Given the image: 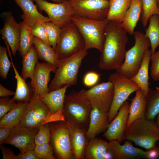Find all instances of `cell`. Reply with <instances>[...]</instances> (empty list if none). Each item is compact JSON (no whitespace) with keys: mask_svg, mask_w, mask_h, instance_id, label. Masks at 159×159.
Returning <instances> with one entry per match:
<instances>
[{"mask_svg":"<svg viewBox=\"0 0 159 159\" xmlns=\"http://www.w3.org/2000/svg\"><path fill=\"white\" fill-rule=\"evenodd\" d=\"M127 32L120 24L109 21L105 31V40L98 66L102 70L116 69L123 63L126 52Z\"/></svg>","mask_w":159,"mask_h":159,"instance_id":"1","label":"cell"},{"mask_svg":"<svg viewBox=\"0 0 159 159\" xmlns=\"http://www.w3.org/2000/svg\"><path fill=\"white\" fill-rule=\"evenodd\" d=\"M127 140L147 150L156 145L159 141V127L154 120L145 117L136 120L127 127L123 140Z\"/></svg>","mask_w":159,"mask_h":159,"instance_id":"2","label":"cell"},{"mask_svg":"<svg viewBox=\"0 0 159 159\" xmlns=\"http://www.w3.org/2000/svg\"><path fill=\"white\" fill-rule=\"evenodd\" d=\"M92 109L89 101L80 90L65 95L62 112L66 121L72 122L87 131Z\"/></svg>","mask_w":159,"mask_h":159,"instance_id":"3","label":"cell"},{"mask_svg":"<svg viewBox=\"0 0 159 159\" xmlns=\"http://www.w3.org/2000/svg\"><path fill=\"white\" fill-rule=\"evenodd\" d=\"M88 53L85 48L67 57L60 59L54 77L49 84V92L67 85H76L79 69L83 58Z\"/></svg>","mask_w":159,"mask_h":159,"instance_id":"4","label":"cell"},{"mask_svg":"<svg viewBox=\"0 0 159 159\" xmlns=\"http://www.w3.org/2000/svg\"><path fill=\"white\" fill-rule=\"evenodd\" d=\"M71 21L76 26L84 40L85 49L102 50L105 40V31L108 20H90L74 15Z\"/></svg>","mask_w":159,"mask_h":159,"instance_id":"5","label":"cell"},{"mask_svg":"<svg viewBox=\"0 0 159 159\" xmlns=\"http://www.w3.org/2000/svg\"><path fill=\"white\" fill-rule=\"evenodd\" d=\"M135 43L126 51L124 61L116 69V72L132 78L137 73L141 66L144 54L150 46V41L145 34L139 31L134 32Z\"/></svg>","mask_w":159,"mask_h":159,"instance_id":"6","label":"cell"},{"mask_svg":"<svg viewBox=\"0 0 159 159\" xmlns=\"http://www.w3.org/2000/svg\"><path fill=\"white\" fill-rule=\"evenodd\" d=\"M108 80L112 82L114 86L113 100L108 113L110 123L116 116L120 107L130 95L140 88L132 78L117 72L110 75Z\"/></svg>","mask_w":159,"mask_h":159,"instance_id":"7","label":"cell"},{"mask_svg":"<svg viewBox=\"0 0 159 159\" xmlns=\"http://www.w3.org/2000/svg\"><path fill=\"white\" fill-rule=\"evenodd\" d=\"M61 28V33L55 50L59 59L69 57L85 48L83 38L71 21Z\"/></svg>","mask_w":159,"mask_h":159,"instance_id":"8","label":"cell"},{"mask_svg":"<svg viewBox=\"0 0 159 159\" xmlns=\"http://www.w3.org/2000/svg\"><path fill=\"white\" fill-rule=\"evenodd\" d=\"M52 146L57 158L59 159H75L71 145L69 128L66 121L49 123Z\"/></svg>","mask_w":159,"mask_h":159,"instance_id":"9","label":"cell"},{"mask_svg":"<svg viewBox=\"0 0 159 159\" xmlns=\"http://www.w3.org/2000/svg\"><path fill=\"white\" fill-rule=\"evenodd\" d=\"M120 143L115 140L108 142L107 152L111 158L156 159L159 158V144L145 151L134 147L129 140H125L124 144L122 145Z\"/></svg>","mask_w":159,"mask_h":159,"instance_id":"10","label":"cell"},{"mask_svg":"<svg viewBox=\"0 0 159 159\" xmlns=\"http://www.w3.org/2000/svg\"><path fill=\"white\" fill-rule=\"evenodd\" d=\"M69 2L75 15L92 20L101 21L107 19L109 1L72 0Z\"/></svg>","mask_w":159,"mask_h":159,"instance_id":"11","label":"cell"},{"mask_svg":"<svg viewBox=\"0 0 159 159\" xmlns=\"http://www.w3.org/2000/svg\"><path fill=\"white\" fill-rule=\"evenodd\" d=\"M50 112L48 107L34 91L18 125L30 128H39L46 124L48 116Z\"/></svg>","mask_w":159,"mask_h":159,"instance_id":"12","label":"cell"},{"mask_svg":"<svg viewBox=\"0 0 159 159\" xmlns=\"http://www.w3.org/2000/svg\"><path fill=\"white\" fill-rule=\"evenodd\" d=\"M81 92L89 101L92 108H97L104 112H108L113 97L114 86L109 81L97 85Z\"/></svg>","mask_w":159,"mask_h":159,"instance_id":"13","label":"cell"},{"mask_svg":"<svg viewBox=\"0 0 159 159\" xmlns=\"http://www.w3.org/2000/svg\"><path fill=\"white\" fill-rule=\"evenodd\" d=\"M34 0L38 7L47 14L50 21L61 28L71 21V17L74 15L69 1L54 3L44 0Z\"/></svg>","mask_w":159,"mask_h":159,"instance_id":"14","label":"cell"},{"mask_svg":"<svg viewBox=\"0 0 159 159\" xmlns=\"http://www.w3.org/2000/svg\"><path fill=\"white\" fill-rule=\"evenodd\" d=\"M39 128H30L18 125L11 129L9 136L3 144L12 145L19 149V153L34 149L35 137Z\"/></svg>","mask_w":159,"mask_h":159,"instance_id":"15","label":"cell"},{"mask_svg":"<svg viewBox=\"0 0 159 159\" xmlns=\"http://www.w3.org/2000/svg\"><path fill=\"white\" fill-rule=\"evenodd\" d=\"M129 106L128 101H126L120 107L117 114L102 135L106 140L109 141L117 140L120 143L123 140L127 128Z\"/></svg>","mask_w":159,"mask_h":159,"instance_id":"16","label":"cell"},{"mask_svg":"<svg viewBox=\"0 0 159 159\" xmlns=\"http://www.w3.org/2000/svg\"><path fill=\"white\" fill-rule=\"evenodd\" d=\"M57 68L45 62H38L35 67L30 84L40 97H42L49 92L48 84L50 79V73H55Z\"/></svg>","mask_w":159,"mask_h":159,"instance_id":"17","label":"cell"},{"mask_svg":"<svg viewBox=\"0 0 159 159\" xmlns=\"http://www.w3.org/2000/svg\"><path fill=\"white\" fill-rule=\"evenodd\" d=\"M2 15L4 21L3 27L0 29V34L15 56L19 49L20 25L16 21L11 11L4 12Z\"/></svg>","mask_w":159,"mask_h":159,"instance_id":"18","label":"cell"},{"mask_svg":"<svg viewBox=\"0 0 159 159\" xmlns=\"http://www.w3.org/2000/svg\"><path fill=\"white\" fill-rule=\"evenodd\" d=\"M108 113L103 112L97 108H92L89 126L85 133L87 141L105 131L110 124Z\"/></svg>","mask_w":159,"mask_h":159,"instance_id":"19","label":"cell"},{"mask_svg":"<svg viewBox=\"0 0 159 159\" xmlns=\"http://www.w3.org/2000/svg\"><path fill=\"white\" fill-rule=\"evenodd\" d=\"M23 12L21 17L26 24L33 27L37 23L50 21L38 11L37 6L34 3V0H14Z\"/></svg>","mask_w":159,"mask_h":159,"instance_id":"20","label":"cell"},{"mask_svg":"<svg viewBox=\"0 0 159 159\" xmlns=\"http://www.w3.org/2000/svg\"><path fill=\"white\" fill-rule=\"evenodd\" d=\"M69 129L73 153L76 159H84V153L87 142L86 130L76 124L66 121Z\"/></svg>","mask_w":159,"mask_h":159,"instance_id":"21","label":"cell"},{"mask_svg":"<svg viewBox=\"0 0 159 159\" xmlns=\"http://www.w3.org/2000/svg\"><path fill=\"white\" fill-rule=\"evenodd\" d=\"M147 100L140 89L135 91L130 104L127 127L135 120L145 117Z\"/></svg>","mask_w":159,"mask_h":159,"instance_id":"22","label":"cell"},{"mask_svg":"<svg viewBox=\"0 0 159 159\" xmlns=\"http://www.w3.org/2000/svg\"><path fill=\"white\" fill-rule=\"evenodd\" d=\"M151 55L150 50L148 49L144 54L139 69L136 74L132 78L138 85L146 99L150 89L148 71Z\"/></svg>","mask_w":159,"mask_h":159,"instance_id":"23","label":"cell"},{"mask_svg":"<svg viewBox=\"0 0 159 159\" xmlns=\"http://www.w3.org/2000/svg\"><path fill=\"white\" fill-rule=\"evenodd\" d=\"M142 0H132L121 26L130 35L133 34L134 29L141 15Z\"/></svg>","mask_w":159,"mask_h":159,"instance_id":"24","label":"cell"},{"mask_svg":"<svg viewBox=\"0 0 159 159\" xmlns=\"http://www.w3.org/2000/svg\"><path fill=\"white\" fill-rule=\"evenodd\" d=\"M70 85H65L57 89L51 91L42 97L41 100L49 108L50 112L55 113L62 110L63 107L65 92Z\"/></svg>","mask_w":159,"mask_h":159,"instance_id":"25","label":"cell"},{"mask_svg":"<svg viewBox=\"0 0 159 159\" xmlns=\"http://www.w3.org/2000/svg\"><path fill=\"white\" fill-rule=\"evenodd\" d=\"M108 142L96 138L87 141L84 153V159L107 158Z\"/></svg>","mask_w":159,"mask_h":159,"instance_id":"26","label":"cell"},{"mask_svg":"<svg viewBox=\"0 0 159 159\" xmlns=\"http://www.w3.org/2000/svg\"><path fill=\"white\" fill-rule=\"evenodd\" d=\"M34 45L39 59L57 68L58 67L60 59L58 58L55 50L49 44L34 37Z\"/></svg>","mask_w":159,"mask_h":159,"instance_id":"27","label":"cell"},{"mask_svg":"<svg viewBox=\"0 0 159 159\" xmlns=\"http://www.w3.org/2000/svg\"><path fill=\"white\" fill-rule=\"evenodd\" d=\"M12 67L15 74L16 81V87L14 96L12 98L18 102H29L33 94L34 90L32 87L25 82L20 75L14 66L12 58L11 57Z\"/></svg>","mask_w":159,"mask_h":159,"instance_id":"28","label":"cell"},{"mask_svg":"<svg viewBox=\"0 0 159 159\" xmlns=\"http://www.w3.org/2000/svg\"><path fill=\"white\" fill-rule=\"evenodd\" d=\"M28 103L18 102L16 106L0 120V127L11 129L19 125L25 112Z\"/></svg>","mask_w":159,"mask_h":159,"instance_id":"29","label":"cell"},{"mask_svg":"<svg viewBox=\"0 0 159 159\" xmlns=\"http://www.w3.org/2000/svg\"><path fill=\"white\" fill-rule=\"evenodd\" d=\"M132 0H110L109 9L107 19L121 23L129 8Z\"/></svg>","mask_w":159,"mask_h":159,"instance_id":"30","label":"cell"},{"mask_svg":"<svg viewBox=\"0 0 159 159\" xmlns=\"http://www.w3.org/2000/svg\"><path fill=\"white\" fill-rule=\"evenodd\" d=\"M22 57V68L21 75L25 80L28 78L31 80L39 59L34 45Z\"/></svg>","mask_w":159,"mask_h":159,"instance_id":"31","label":"cell"},{"mask_svg":"<svg viewBox=\"0 0 159 159\" xmlns=\"http://www.w3.org/2000/svg\"><path fill=\"white\" fill-rule=\"evenodd\" d=\"M20 25V34L18 51L22 57L34 45L33 35L32 27L23 21L19 23Z\"/></svg>","mask_w":159,"mask_h":159,"instance_id":"32","label":"cell"},{"mask_svg":"<svg viewBox=\"0 0 159 159\" xmlns=\"http://www.w3.org/2000/svg\"><path fill=\"white\" fill-rule=\"evenodd\" d=\"M149 20V25L145 29V34L150 41L152 54L155 52L159 45V15L151 16Z\"/></svg>","mask_w":159,"mask_h":159,"instance_id":"33","label":"cell"},{"mask_svg":"<svg viewBox=\"0 0 159 159\" xmlns=\"http://www.w3.org/2000/svg\"><path fill=\"white\" fill-rule=\"evenodd\" d=\"M147 100L145 117L154 120L159 113V87L153 90L150 88Z\"/></svg>","mask_w":159,"mask_h":159,"instance_id":"34","label":"cell"},{"mask_svg":"<svg viewBox=\"0 0 159 159\" xmlns=\"http://www.w3.org/2000/svg\"><path fill=\"white\" fill-rule=\"evenodd\" d=\"M142 11L140 16L143 26H145L152 15H159V9L156 0H142Z\"/></svg>","mask_w":159,"mask_h":159,"instance_id":"35","label":"cell"},{"mask_svg":"<svg viewBox=\"0 0 159 159\" xmlns=\"http://www.w3.org/2000/svg\"><path fill=\"white\" fill-rule=\"evenodd\" d=\"M44 25L49 44L55 50L61 33V28L51 21L45 22Z\"/></svg>","mask_w":159,"mask_h":159,"instance_id":"36","label":"cell"},{"mask_svg":"<svg viewBox=\"0 0 159 159\" xmlns=\"http://www.w3.org/2000/svg\"><path fill=\"white\" fill-rule=\"evenodd\" d=\"M12 66L7 53V48L0 46V76L3 79L7 77L10 67Z\"/></svg>","mask_w":159,"mask_h":159,"instance_id":"37","label":"cell"},{"mask_svg":"<svg viewBox=\"0 0 159 159\" xmlns=\"http://www.w3.org/2000/svg\"><path fill=\"white\" fill-rule=\"evenodd\" d=\"M36 154L41 159H55L54 150L49 143L36 145L34 148Z\"/></svg>","mask_w":159,"mask_h":159,"instance_id":"38","label":"cell"},{"mask_svg":"<svg viewBox=\"0 0 159 159\" xmlns=\"http://www.w3.org/2000/svg\"><path fill=\"white\" fill-rule=\"evenodd\" d=\"M50 140V132L49 123L42 125L35 137V145L49 143Z\"/></svg>","mask_w":159,"mask_h":159,"instance_id":"39","label":"cell"},{"mask_svg":"<svg viewBox=\"0 0 159 159\" xmlns=\"http://www.w3.org/2000/svg\"><path fill=\"white\" fill-rule=\"evenodd\" d=\"M17 104L13 98L8 97H1L0 99V119L14 108Z\"/></svg>","mask_w":159,"mask_h":159,"instance_id":"40","label":"cell"},{"mask_svg":"<svg viewBox=\"0 0 159 159\" xmlns=\"http://www.w3.org/2000/svg\"><path fill=\"white\" fill-rule=\"evenodd\" d=\"M150 74L155 81H159V49L151 56Z\"/></svg>","mask_w":159,"mask_h":159,"instance_id":"41","label":"cell"},{"mask_svg":"<svg viewBox=\"0 0 159 159\" xmlns=\"http://www.w3.org/2000/svg\"><path fill=\"white\" fill-rule=\"evenodd\" d=\"M44 23L40 22L37 23L34 26L32 27V32L34 37H37L49 44L44 25Z\"/></svg>","mask_w":159,"mask_h":159,"instance_id":"42","label":"cell"},{"mask_svg":"<svg viewBox=\"0 0 159 159\" xmlns=\"http://www.w3.org/2000/svg\"><path fill=\"white\" fill-rule=\"evenodd\" d=\"M101 74L94 72H90L85 75L83 80L85 85L88 87H92L98 81Z\"/></svg>","mask_w":159,"mask_h":159,"instance_id":"43","label":"cell"},{"mask_svg":"<svg viewBox=\"0 0 159 159\" xmlns=\"http://www.w3.org/2000/svg\"><path fill=\"white\" fill-rule=\"evenodd\" d=\"M3 159H18L17 155H16L10 149L0 145Z\"/></svg>","mask_w":159,"mask_h":159,"instance_id":"44","label":"cell"},{"mask_svg":"<svg viewBox=\"0 0 159 159\" xmlns=\"http://www.w3.org/2000/svg\"><path fill=\"white\" fill-rule=\"evenodd\" d=\"M18 159H39V158L34 150L19 153L18 155Z\"/></svg>","mask_w":159,"mask_h":159,"instance_id":"45","label":"cell"},{"mask_svg":"<svg viewBox=\"0 0 159 159\" xmlns=\"http://www.w3.org/2000/svg\"><path fill=\"white\" fill-rule=\"evenodd\" d=\"M11 129L5 127H0V145L4 143L8 138L10 133Z\"/></svg>","mask_w":159,"mask_h":159,"instance_id":"46","label":"cell"},{"mask_svg":"<svg viewBox=\"0 0 159 159\" xmlns=\"http://www.w3.org/2000/svg\"><path fill=\"white\" fill-rule=\"evenodd\" d=\"M15 92L7 89L0 84V97H6L9 96L14 95Z\"/></svg>","mask_w":159,"mask_h":159,"instance_id":"47","label":"cell"},{"mask_svg":"<svg viewBox=\"0 0 159 159\" xmlns=\"http://www.w3.org/2000/svg\"><path fill=\"white\" fill-rule=\"evenodd\" d=\"M55 3H62L65 0H51Z\"/></svg>","mask_w":159,"mask_h":159,"instance_id":"48","label":"cell"},{"mask_svg":"<svg viewBox=\"0 0 159 159\" xmlns=\"http://www.w3.org/2000/svg\"><path fill=\"white\" fill-rule=\"evenodd\" d=\"M157 123L159 127V113L157 116Z\"/></svg>","mask_w":159,"mask_h":159,"instance_id":"49","label":"cell"},{"mask_svg":"<svg viewBox=\"0 0 159 159\" xmlns=\"http://www.w3.org/2000/svg\"><path fill=\"white\" fill-rule=\"evenodd\" d=\"M158 6H159V0H156Z\"/></svg>","mask_w":159,"mask_h":159,"instance_id":"50","label":"cell"},{"mask_svg":"<svg viewBox=\"0 0 159 159\" xmlns=\"http://www.w3.org/2000/svg\"><path fill=\"white\" fill-rule=\"evenodd\" d=\"M65 0L67 1H72V0Z\"/></svg>","mask_w":159,"mask_h":159,"instance_id":"51","label":"cell"},{"mask_svg":"<svg viewBox=\"0 0 159 159\" xmlns=\"http://www.w3.org/2000/svg\"><path fill=\"white\" fill-rule=\"evenodd\" d=\"M107 0L110 1V0Z\"/></svg>","mask_w":159,"mask_h":159,"instance_id":"52","label":"cell"},{"mask_svg":"<svg viewBox=\"0 0 159 159\" xmlns=\"http://www.w3.org/2000/svg\"><path fill=\"white\" fill-rule=\"evenodd\" d=\"M158 6V7H159V6Z\"/></svg>","mask_w":159,"mask_h":159,"instance_id":"53","label":"cell"}]
</instances>
